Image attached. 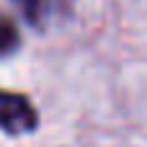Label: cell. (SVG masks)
Wrapping results in <instances>:
<instances>
[{"label":"cell","instance_id":"6da1fadb","mask_svg":"<svg viewBox=\"0 0 147 147\" xmlns=\"http://www.w3.org/2000/svg\"><path fill=\"white\" fill-rule=\"evenodd\" d=\"M36 121H39V116L28 98L0 90V129L10 132V134H21V132L36 129Z\"/></svg>","mask_w":147,"mask_h":147},{"label":"cell","instance_id":"7a4b0ae2","mask_svg":"<svg viewBox=\"0 0 147 147\" xmlns=\"http://www.w3.org/2000/svg\"><path fill=\"white\" fill-rule=\"evenodd\" d=\"M21 36H18V28L10 18H0V54H10L16 52Z\"/></svg>","mask_w":147,"mask_h":147},{"label":"cell","instance_id":"3957f363","mask_svg":"<svg viewBox=\"0 0 147 147\" xmlns=\"http://www.w3.org/2000/svg\"><path fill=\"white\" fill-rule=\"evenodd\" d=\"M16 5L23 10V16H26L31 23H36V18H39V8H41V0H16Z\"/></svg>","mask_w":147,"mask_h":147}]
</instances>
